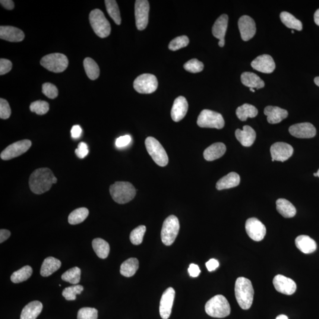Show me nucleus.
<instances>
[{
	"label": "nucleus",
	"mask_w": 319,
	"mask_h": 319,
	"mask_svg": "<svg viewBox=\"0 0 319 319\" xmlns=\"http://www.w3.org/2000/svg\"><path fill=\"white\" fill-rule=\"evenodd\" d=\"M57 178L48 168L38 169L31 173L29 179L30 189L34 194L40 195L50 190Z\"/></svg>",
	"instance_id": "obj_1"
},
{
	"label": "nucleus",
	"mask_w": 319,
	"mask_h": 319,
	"mask_svg": "<svg viewBox=\"0 0 319 319\" xmlns=\"http://www.w3.org/2000/svg\"><path fill=\"white\" fill-rule=\"evenodd\" d=\"M236 301L244 310L250 309L253 302L254 290L250 280L245 277H239L235 286Z\"/></svg>",
	"instance_id": "obj_2"
},
{
	"label": "nucleus",
	"mask_w": 319,
	"mask_h": 319,
	"mask_svg": "<svg viewBox=\"0 0 319 319\" xmlns=\"http://www.w3.org/2000/svg\"><path fill=\"white\" fill-rule=\"evenodd\" d=\"M109 192L113 200L119 204L128 203L136 195L134 186L127 182H115L110 186Z\"/></svg>",
	"instance_id": "obj_3"
},
{
	"label": "nucleus",
	"mask_w": 319,
	"mask_h": 319,
	"mask_svg": "<svg viewBox=\"0 0 319 319\" xmlns=\"http://www.w3.org/2000/svg\"><path fill=\"white\" fill-rule=\"evenodd\" d=\"M205 311L211 317L224 318L230 315V306L225 297L219 295L213 297L206 303Z\"/></svg>",
	"instance_id": "obj_4"
},
{
	"label": "nucleus",
	"mask_w": 319,
	"mask_h": 319,
	"mask_svg": "<svg viewBox=\"0 0 319 319\" xmlns=\"http://www.w3.org/2000/svg\"><path fill=\"white\" fill-rule=\"evenodd\" d=\"M89 19L91 27L98 36L106 38L109 35L111 28L102 11L100 9L91 11Z\"/></svg>",
	"instance_id": "obj_5"
},
{
	"label": "nucleus",
	"mask_w": 319,
	"mask_h": 319,
	"mask_svg": "<svg viewBox=\"0 0 319 319\" xmlns=\"http://www.w3.org/2000/svg\"><path fill=\"white\" fill-rule=\"evenodd\" d=\"M40 64L49 71L61 73L68 68L69 61L65 55L55 53L44 56L41 59Z\"/></svg>",
	"instance_id": "obj_6"
},
{
	"label": "nucleus",
	"mask_w": 319,
	"mask_h": 319,
	"mask_svg": "<svg viewBox=\"0 0 319 319\" xmlns=\"http://www.w3.org/2000/svg\"><path fill=\"white\" fill-rule=\"evenodd\" d=\"M145 144L148 154L152 157L154 162L161 167L167 166L169 162V158L166 151L155 138L147 137Z\"/></svg>",
	"instance_id": "obj_7"
},
{
	"label": "nucleus",
	"mask_w": 319,
	"mask_h": 319,
	"mask_svg": "<svg viewBox=\"0 0 319 319\" xmlns=\"http://www.w3.org/2000/svg\"><path fill=\"white\" fill-rule=\"evenodd\" d=\"M180 229L179 221L176 216L170 215L164 221L161 238L166 246L172 245L178 236Z\"/></svg>",
	"instance_id": "obj_8"
},
{
	"label": "nucleus",
	"mask_w": 319,
	"mask_h": 319,
	"mask_svg": "<svg viewBox=\"0 0 319 319\" xmlns=\"http://www.w3.org/2000/svg\"><path fill=\"white\" fill-rule=\"evenodd\" d=\"M197 124L202 128L222 129L225 121L220 113L209 109L202 110L199 115Z\"/></svg>",
	"instance_id": "obj_9"
},
{
	"label": "nucleus",
	"mask_w": 319,
	"mask_h": 319,
	"mask_svg": "<svg viewBox=\"0 0 319 319\" xmlns=\"http://www.w3.org/2000/svg\"><path fill=\"white\" fill-rule=\"evenodd\" d=\"M133 85L134 90L138 93L151 94L157 89L158 81L156 76L144 74L135 79Z\"/></svg>",
	"instance_id": "obj_10"
},
{
	"label": "nucleus",
	"mask_w": 319,
	"mask_h": 319,
	"mask_svg": "<svg viewBox=\"0 0 319 319\" xmlns=\"http://www.w3.org/2000/svg\"><path fill=\"white\" fill-rule=\"evenodd\" d=\"M31 146V142L29 140L18 141L5 148L0 156L3 160H11L26 153Z\"/></svg>",
	"instance_id": "obj_11"
},
{
	"label": "nucleus",
	"mask_w": 319,
	"mask_h": 319,
	"mask_svg": "<svg viewBox=\"0 0 319 319\" xmlns=\"http://www.w3.org/2000/svg\"><path fill=\"white\" fill-rule=\"evenodd\" d=\"M150 5L147 0H137L135 2V23L137 29L143 30L147 26Z\"/></svg>",
	"instance_id": "obj_12"
},
{
	"label": "nucleus",
	"mask_w": 319,
	"mask_h": 319,
	"mask_svg": "<svg viewBox=\"0 0 319 319\" xmlns=\"http://www.w3.org/2000/svg\"><path fill=\"white\" fill-rule=\"evenodd\" d=\"M245 229L249 237L255 241H262L266 234V228L264 224L255 217L246 220Z\"/></svg>",
	"instance_id": "obj_13"
},
{
	"label": "nucleus",
	"mask_w": 319,
	"mask_h": 319,
	"mask_svg": "<svg viewBox=\"0 0 319 319\" xmlns=\"http://www.w3.org/2000/svg\"><path fill=\"white\" fill-rule=\"evenodd\" d=\"M294 152V149L291 145L278 142L271 146L270 153L272 157V162L279 161L284 162L291 157Z\"/></svg>",
	"instance_id": "obj_14"
},
{
	"label": "nucleus",
	"mask_w": 319,
	"mask_h": 319,
	"mask_svg": "<svg viewBox=\"0 0 319 319\" xmlns=\"http://www.w3.org/2000/svg\"><path fill=\"white\" fill-rule=\"evenodd\" d=\"M175 291L172 287L166 290L162 296L160 303V315L163 319H168L172 314Z\"/></svg>",
	"instance_id": "obj_15"
},
{
	"label": "nucleus",
	"mask_w": 319,
	"mask_h": 319,
	"mask_svg": "<svg viewBox=\"0 0 319 319\" xmlns=\"http://www.w3.org/2000/svg\"><path fill=\"white\" fill-rule=\"evenodd\" d=\"M273 285L278 292L286 295H293L297 289L295 281L283 275H277L274 278Z\"/></svg>",
	"instance_id": "obj_16"
},
{
	"label": "nucleus",
	"mask_w": 319,
	"mask_h": 319,
	"mask_svg": "<svg viewBox=\"0 0 319 319\" xmlns=\"http://www.w3.org/2000/svg\"><path fill=\"white\" fill-rule=\"evenodd\" d=\"M290 134L299 138H311L317 134V129L309 122L299 123L289 128Z\"/></svg>",
	"instance_id": "obj_17"
},
{
	"label": "nucleus",
	"mask_w": 319,
	"mask_h": 319,
	"mask_svg": "<svg viewBox=\"0 0 319 319\" xmlns=\"http://www.w3.org/2000/svg\"><path fill=\"white\" fill-rule=\"evenodd\" d=\"M238 27L242 39L245 42L252 39L256 33L254 20L248 15H243L238 21Z\"/></svg>",
	"instance_id": "obj_18"
},
{
	"label": "nucleus",
	"mask_w": 319,
	"mask_h": 319,
	"mask_svg": "<svg viewBox=\"0 0 319 319\" xmlns=\"http://www.w3.org/2000/svg\"><path fill=\"white\" fill-rule=\"evenodd\" d=\"M255 70L264 74H271L276 69V64L272 57L268 55L259 56L251 62Z\"/></svg>",
	"instance_id": "obj_19"
},
{
	"label": "nucleus",
	"mask_w": 319,
	"mask_h": 319,
	"mask_svg": "<svg viewBox=\"0 0 319 319\" xmlns=\"http://www.w3.org/2000/svg\"><path fill=\"white\" fill-rule=\"evenodd\" d=\"M228 15L222 14L214 22L213 27V35L219 40L218 45L220 47L225 45V36L227 27H228Z\"/></svg>",
	"instance_id": "obj_20"
},
{
	"label": "nucleus",
	"mask_w": 319,
	"mask_h": 319,
	"mask_svg": "<svg viewBox=\"0 0 319 319\" xmlns=\"http://www.w3.org/2000/svg\"><path fill=\"white\" fill-rule=\"evenodd\" d=\"M188 103L184 97H179L175 100L171 110L174 121L179 122L184 118L188 112Z\"/></svg>",
	"instance_id": "obj_21"
},
{
	"label": "nucleus",
	"mask_w": 319,
	"mask_h": 319,
	"mask_svg": "<svg viewBox=\"0 0 319 319\" xmlns=\"http://www.w3.org/2000/svg\"><path fill=\"white\" fill-rule=\"evenodd\" d=\"M0 38L10 42H20L24 39L23 31L12 26L0 27Z\"/></svg>",
	"instance_id": "obj_22"
},
{
	"label": "nucleus",
	"mask_w": 319,
	"mask_h": 319,
	"mask_svg": "<svg viewBox=\"0 0 319 319\" xmlns=\"http://www.w3.org/2000/svg\"><path fill=\"white\" fill-rule=\"evenodd\" d=\"M235 137L243 146L250 147L255 142L256 132L250 126L245 125L242 130L240 129H236Z\"/></svg>",
	"instance_id": "obj_23"
},
{
	"label": "nucleus",
	"mask_w": 319,
	"mask_h": 319,
	"mask_svg": "<svg viewBox=\"0 0 319 319\" xmlns=\"http://www.w3.org/2000/svg\"><path fill=\"white\" fill-rule=\"evenodd\" d=\"M264 114L267 116V121L270 124H275L282 121L288 116L287 110L278 106H267L264 109Z\"/></svg>",
	"instance_id": "obj_24"
},
{
	"label": "nucleus",
	"mask_w": 319,
	"mask_h": 319,
	"mask_svg": "<svg viewBox=\"0 0 319 319\" xmlns=\"http://www.w3.org/2000/svg\"><path fill=\"white\" fill-rule=\"evenodd\" d=\"M295 243L297 248L304 254L313 253L317 249V242L308 235L298 236L295 240Z\"/></svg>",
	"instance_id": "obj_25"
},
{
	"label": "nucleus",
	"mask_w": 319,
	"mask_h": 319,
	"mask_svg": "<svg viewBox=\"0 0 319 319\" xmlns=\"http://www.w3.org/2000/svg\"><path fill=\"white\" fill-rule=\"evenodd\" d=\"M226 148L222 143H216L212 144L204 151V156L207 161L215 160L219 159L225 153Z\"/></svg>",
	"instance_id": "obj_26"
},
{
	"label": "nucleus",
	"mask_w": 319,
	"mask_h": 319,
	"mask_svg": "<svg viewBox=\"0 0 319 319\" xmlns=\"http://www.w3.org/2000/svg\"><path fill=\"white\" fill-rule=\"evenodd\" d=\"M42 303L33 301L28 303L21 312L20 319H36L42 312Z\"/></svg>",
	"instance_id": "obj_27"
},
{
	"label": "nucleus",
	"mask_w": 319,
	"mask_h": 319,
	"mask_svg": "<svg viewBox=\"0 0 319 319\" xmlns=\"http://www.w3.org/2000/svg\"><path fill=\"white\" fill-rule=\"evenodd\" d=\"M240 183V176L235 172H230L217 182L216 188L218 191L236 187Z\"/></svg>",
	"instance_id": "obj_28"
},
{
	"label": "nucleus",
	"mask_w": 319,
	"mask_h": 319,
	"mask_svg": "<svg viewBox=\"0 0 319 319\" xmlns=\"http://www.w3.org/2000/svg\"><path fill=\"white\" fill-rule=\"evenodd\" d=\"M241 80L245 86L254 90L261 89L265 86L264 82L257 75L252 72H244L241 75Z\"/></svg>",
	"instance_id": "obj_29"
},
{
	"label": "nucleus",
	"mask_w": 319,
	"mask_h": 319,
	"mask_svg": "<svg viewBox=\"0 0 319 319\" xmlns=\"http://www.w3.org/2000/svg\"><path fill=\"white\" fill-rule=\"evenodd\" d=\"M61 262L54 257H50L46 258L41 267V276L43 277L50 276L61 268Z\"/></svg>",
	"instance_id": "obj_30"
},
{
	"label": "nucleus",
	"mask_w": 319,
	"mask_h": 319,
	"mask_svg": "<svg viewBox=\"0 0 319 319\" xmlns=\"http://www.w3.org/2000/svg\"><path fill=\"white\" fill-rule=\"evenodd\" d=\"M277 210L286 218H291L296 215V209L294 205L285 199H279L276 202Z\"/></svg>",
	"instance_id": "obj_31"
},
{
	"label": "nucleus",
	"mask_w": 319,
	"mask_h": 319,
	"mask_svg": "<svg viewBox=\"0 0 319 319\" xmlns=\"http://www.w3.org/2000/svg\"><path fill=\"white\" fill-rule=\"evenodd\" d=\"M138 267L139 262L137 258H129L121 264L120 273L123 276L131 277L136 273Z\"/></svg>",
	"instance_id": "obj_32"
},
{
	"label": "nucleus",
	"mask_w": 319,
	"mask_h": 319,
	"mask_svg": "<svg viewBox=\"0 0 319 319\" xmlns=\"http://www.w3.org/2000/svg\"><path fill=\"white\" fill-rule=\"evenodd\" d=\"M258 109L253 106L245 104L238 107L236 110V114L242 121H245L248 118H254L258 115Z\"/></svg>",
	"instance_id": "obj_33"
},
{
	"label": "nucleus",
	"mask_w": 319,
	"mask_h": 319,
	"mask_svg": "<svg viewBox=\"0 0 319 319\" xmlns=\"http://www.w3.org/2000/svg\"><path fill=\"white\" fill-rule=\"evenodd\" d=\"M93 247L98 257L106 259L109 254L110 247L108 242L101 238H96L93 241Z\"/></svg>",
	"instance_id": "obj_34"
},
{
	"label": "nucleus",
	"mask_w": 319,
	"mask_h": 319,
	"mask_svg": "<svg viewBox=\"0 0 319 319\" xmlns=\"http://www.w3.org/2000/svg\"><path fill=\"white\" fill-rule=\"evenodd\" d=\"M280 19L287 27L298 31H301L303 29L302 22L288 12H281Z\"/></svg>",
	"instance_id": "obj_35"
},
{
	"label": "nucleus",
	"mask_w": 319,
	"mask_h": 319,
	"mask_svg": "<svg viewBox=\"0 0 319 319\" xmlns=\"http://www.w3.org/2000/svg\"><path fill=\"white\" fill-rule=\"evenodd\" d=\"M84 66L85 72L90 80H96L99 78L100 74V68L94 60L90 58H85Z\"/></svg>",
	"instance_id": "obj_36"
},
{
	"label": "nucleus",
	"mask_w": 319,
	"mask_h": 319,
	"mask_svg": "<svg viewBox=\"0 0 319 319\" xmlns=\"http://www.w3.org/2000/svg\"><path fill=\"white\" fill-rule=\"evenodd\" d=\"M89 215V211L86 208H80L72 211L68 217V222L71 225L83 222Z\"/></svg>",
	"instance_id": "obj_37"
},
{
	"label": "nucleus",
	"mask_w": 319,
	"mask_h": 319,
	"mask_svg": "<svg viewBox=\"0 0 319 319\" xmlns=\"http://www.w3.org/2000/svg\"><path fill=\"white\" fill-rule=\"evenodd\" d=\"M33 273L32 268L29 265L20 268L14 273H12L11 276V280L14 283H20L26 281L31 277Z\"/></svg>",
	"instance_id": "obj_38"
},
{
	"label": "nucleus",
	"mask_w": 319,
	"mask_h": 319,
	"mask_svg": "<svg viewBox=\"0 0 319 319\" xmlns=\"http://www.w3.org/2000/svg\"><path fill=\"white\" fill-rule=\"evenodd\" d=\"M105 4L109 16L112 18L116 24H121V14H120L117 2L115 0H106Z\"/></svg>",
	"instance_id": "obj_39"
},
{
	"label": "nucleus",
	"mask_w": 319,
	"mask_h": 319,
	"mask_svg": "<svg viewBox=\"0 0 319 319\" xmlns=\"http://www.w3.org/2000/svg\"><path fill=\"white\" fill-rule=\"evenodd\" d=\"M81 271L80 268L74 267L62 274V279L66 282L77 284L81 280Z\"/></svg>",
	"instance_id": "obj_40"
},
{
	"label": "nucleus",
	"mask_w": 319,
	"mask_h": 319,
	"mask_svg": "<svg viewBox=\"0 0 319 319\" xmlns=\"http://www.w3.org/2000/svg\"><path fill=\"white\" fill-rule=\"evenodd\" d=\"M146 231V227L144 225H140L136 228L132 230L129 236V239L132 244L138 245L141 244L143 241V238Z\"/></svg>",
	"instance_id": "obj_41"
},
{
	"label": "nucleus",
	"mask_w": 319,
	"mask_h": 319,
	"mask_svg": "<svg viewBox=\"0 0 319 319\" xmlns=\"http://www.w3.org/2000/svg\"><path fill=\"white\" fill-rule=\"evenodd\" d=\"M84 287L81 285H75L66 287L63 291L62 295L67 301H75L77 299V295H80L83 292Z\"/></svg>",
	"instance_id": "obj_42"
},
{
	"label": "nucleus",
	"mask_w": 319,
	"mask_h": 319,
	"mask_svg": "<svg viewBox=\"0 0 319 319\" xmlns=\"http://www.w3.org/2000/svg\"><path fill=\"white\" fill-rule=\"evenodd\" d=\"M30 109L31 112H35L37 115L46 114L49 110V104L44 101H36L31 104Z\"/></svg>",
	"instance_id": "obj_43"
},
{
	"label": "nucleus",
	"mask_w": 319,
	"mask_h": 319,
	"mask_svg": "<svg viewBox=\"0 0 319 319\" xmlns=\"http://www.w3.org/2000/svg\"><path fill=\"white\" fill-rule=\"evenodd\" d=\"M189 39L186 36H181L177 37L175 39H173L169 43V48L172 51L183 48L189 45Z\"/></svg>",
	"instance_id": "obj_44"
},
{
	"label": "nucleus",
	"mask_w": 319,
	"mask_h": 319,
	"mask_svg": "<svg viewBox=\"0 0 319 319\" xmlns=\"http://www.w3.org/2000/svg\"><path fill=\"white\" fill-rule=\"evenodd\" d=\"M184 68L191 73H199L204 70V65L203 63L199 61L197 59H193L186 62L184 65Z\"/></svg>",
	"instance_id": "obj_45"
},
{
	"label": "nucleus",
	"mask_w": 319,
	"mask_h": 319,
	"mask_svg": "<svg viewBox=\"0 0 319 319\" xmlns=\"http://www.w3.org/2000/svg\"><path fill=\"white\" fill-rule=\"evenodd\" d=\"M78 319H98V311L96 309L84 308L78 313Z\"/></svg>",
	"instance_id": "obj_46"
},
{
	"label": "nucleus",
	"mask_w": 319,
	"mask_h": 319,
	"mask_svg": "<svg viewBox=\"0 0 319 319\" xmlns=\"http://www.w3.org/2000/svg\"><path fill=\"white\" fill-rule=\"evenodd\" d=\"M42 93L50 99H55L58 96V88L51 83H45L42 85Z\"/></svg>",
	"instance_id": "obj_47"
},
{
	"label": "nucleus",
	"mask_w": 319,
	"mask_h": 319,
	"mask_svg": "<svg viewBox=\"0 0 319 319\" xmlns=\"http://www.w3.org/2000/svg\"><path fill=\"white\" fill-rule=\"evenodd\" d=\"M11 113L10 106L7 100L0 99V118L7 119L9 118Z\"/></svg>",
	"instance_id": "obj_48"
},
{
	"label": "nucleus",
	"mask_w": 319,
	"mask_h": 319,
	"mask_svg": "<svg viewBox=\"0 0 319 319\" xmlns=\"http://www.w3.org/2000/svg\"><path fill=\"white\" fill-rule=\"evenodd\" d=\"M12 63L8 59H1L0 60V75H3L8 73L12 69Z\"/></svg>",
	"instance_id": "obj_49"
},
{
	"label": "nucleus",
	"mask_w": 319,
	"mask_h": 319,
	"mask_svg": "<svg viewBox=\"0 0 319 319\" xmlns=\"http://www.w3.org/2000/svg\"><path fill=\"white\" fill-rule=\"evenodd\" d=\"M88 153H89V150H88L87 144L84 142H81L79 144L78 148L75 150V154L81 159H84L88 155Z\"/></svg>",
	"instance_id": "obj_50"
},
{
	"label": "nucleus",
	"mask_w": 319,
	"mask_h": 319,
	"mask_svg": "<svg viewBox=\"0 0 319 319\" xmlns=\"http://www.w3.org/2000/svg\"><path fill=\"white\" fill-rule=\"evenodd\" d=\"M131 142V137L129 135H123L116 140L115 145L118 148H123L127 146Z\"/></svg>",
	"instance_id": "obj_51"
},
{
	"label": "nucleus",
	"mask_w": 319,
	"mask_h": 319,
	"mask_svg": "<svg viewBox=\"0 0 319 319\" xmlns=\"http://www.w3.org/2000/svg\"><path fill=\"white\" fill-rule=\"evenodd\" d=\"M188 272L192 277H197L200 276L201 270L198 265L195 264H191L189 265Z\"/></svg>",
	"instance_id": "obj_52"
},
{
	"label": "nucleus",
	"mask_w": 319,
	"mask_h": 319,
	"mask_svg": "<svg viewBox=\"0 0 319 319\" xmlns=\"http://www.w3.org/2000/svg\"><path fill=\"white\" fill-rule=\"evenodd\" d=\"M219 263L218 261L215 260V259H211V260L208 261L206 263L208 270L210 271V272L215 270L216 268L219 267Z\"/></svg>",
	"instance_id": "obj_53"
},
{
	"label": "nucleus",
	"mask_w": 319,
	"mask_h": 319,
	"mask_svg": "<svg viewBox=\"0 0 319 319\" xmlns=\"http://www.w3.org/2000/svg\"><path fill=\"white\" fill-rule=\"evenodd\" d=\"M71 132L72 138L78 139L81 137L82 129L80 125H76L72 127Z\"/></svg>",
	"instance_id": "obj_54"
},
{
	"label": "nucleus",
	"mask_w": 319,
	"mask_h": 319,
	"mask_svg": "<svg viewBox=\"0 0 319 319\" xmlns=\"http://www.w3.org/2000/svg\"><path fill=\"white\" fill-rule=\"evenodd\" d=\"M11 235L10 232L7 229H1L0 230V242L2 243L8 239Z\"/></svg>",
	"instance_id": "obj_55"
},
{
	"label": "nucleus",
	"mask_w": 319,
	"mask_h": 319,
	"mask_svg": "<svg viewBox=\"0 0 319 319\" xmlns=\"http://www.w3.org/2000/svg\"><path fill=\"white\" fill-rule=\"evenodd\" d=\"M0 2L3 7L5 9H9V10H11L14 7V3L11 0H1Z\"/></svg>",
	"instance_id": "obj_56"
},
{
	"label": "nucleus",
	"mask_w": 319,
	"mask_h": 319,
	"mask_svg": "<svg viewBox=\"0 0 319 319\" xmlns=\"http://www.w3.org/2000/svg\"><path fill=\"white\" fill-rule=\"evenodd\" d=\"M314 20L315 23L319 26V9H318V10L315 12L314 15Z\"/></svg>",
	"instance_id": "obj_57"
},
{
	"label": "nucleus",
	"mask_w": 319,
	"mask_h": 319,
	"mask_svg": "<svg viewBox=\"0 0 319 319\" xmlns=\"http://www.w3.org/2000/svg\"><path fill=\"white\" fill-rule=\"evenodd\" d=\"M276 319H289L288 317L287 316L284 315H281L278 316Z\"/></svg>",
	"instance_id": "obj_58"
},
{
	"label": "nucleus",
	"mask_w": 319,
	"mask_h": 319,
	"mask_svg": "<svg viewBox=\"0 0 319 319\" xmlns=\"http://www.w3.org/2000/svg\"><path fill=\"white\" fill-rule=\"evenodd\" d=\"M315 83L319 87V77L315 78Z\"/></svg>",
	"instance_id": "obj_59"
},
{
	"label": "nucleus",
	"mask_w": 319,
	"mask_h": 319,
	"mask_svg": "<svg viewBox=\"0 0 319 319\" xmlns=\"http://www.w3.org/2000/svg\"><path fill=\"white\" fill-rule=\"evenodd\" d=\"M249 90H250L252 92V93H255V90L253 89V88H249Z\"/></svg>",
	"instance_id": "obj_60"
},
{
	"label": "nucleus",
	"mask_w": 319,
	"mask_h": 319,
	"mask_svg": "<svg viewBox=\"0 0 319 319\" xmlns=\"http://www.w3.org/2000/svg\"><path fill=\"white\" fill-rule=\"evenodd\" d=\"M314 176H315V177H318V174H317V173H315L314 174Z\"/></svg>",
	"instance_id": "obj_61"
},
{
	"label": "nucleus",
	"mask_w": 319,
	"mask_h": 319,
	"mask_svg": "<svg viewBox=\"0 0 319 319\" xmlns=\"http://www.w3.org/2000/svg\"><path fill=\"white\" fill-rule=\"evenodd\" d=\"M317 174H318V177H319V170H318V171L317 172Z\"/></svg>",
	"instance_id": "obj_62"
},
{
	"label": "nucleus",
	"mask_w": 319,
	"mask_h": 319,
	"mask_svg": "<svg viewBox=\"0 0 319 319\" xmlns=\"http://www.w3.org/2000/svg\"><path fill=\"white\" fill-rule=\"evenodd\" d=\"M292 33H293H293H295V31H292Z\"/></svg>",
	"instance_id": "obj_63"
}]
</instances>
